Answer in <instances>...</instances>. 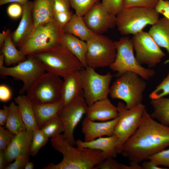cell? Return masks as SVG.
I'll use <instances>...</instances> for the list:
<instances>
[{
    "label": "cell",
    "mask_w": 169,
    "mask_h": 169,
    "mask_svg": "<svg viewBox=\"0 0 169 169\" xmlns=\"http://www.w3.org/2000/svg\"><path fill=\"white\" fill-rule=\"evenodd\" d=\"M64 32L72 34L81 40L87 42L95 34L85 23L83 17L75 13L63 29Z\"/></svg>",
    "instance_id": "cell-23"
},
{
    "label": "cell",
    "mask_w": 169,
    "mask_h": 169,
    "mask_svg": "<svg viewBox=\"0 0 169 169\" xmlns=\"http://www.w3.org/2000/svg\"><path fill=\"white\" fill-rule=\"evenodd\" d=\"M86 42V55L87 66L94 69L110 66L116 56L115 44L111 39L102 34H95Z\"/></svg>",
    "instance_id": "cell-11"
},
{
    "label": "cell",
    "mask_w": 169,
    "mask_h": 169,
    "mask_svg": "<svg viewBox=\"0 0 169 169\" xmlns=\"http://www.w3.org/2000/svg\"><path fill=\"white\" fill-rule=\"evenodd\" d=\"M34 165L33 163L32 162L28 161L26 164L24 169H33L34 168Z\"/></svg>",
    "instance_id": "cell-51"
},
{
    "label": "cell",
    "mask_w": 169,
    "mask_h": 169,
    "mask_svg": "<svg viewBox=\"0 0 169 169\" xmlns=\"http://www.w3.org/2000/svg\"><path fill=\"white\" fill-rule=\"evenodd\" d=\"M64 33L54 20L34 28L19 50L26 56L49 50L62 44Z\"/></svg>",
    "instance_id": "cell-3"
},
{
    "label": "cell",
    "mask_w": 169,
    "mask_h": 169,
    "mask_svg": "<svg viewBox=\"0 0 169 169\" xmlns=\"http://www.w3.org/2000/svg\"><path fill=\"white\" fill-rule=\"evenodd\" d=\"M169 146V126L153 118L146 110L135 133L126 141L121 153L130 161L138 163Z\"/></svg>",
    "instance_id": "cell-1"
},
{
    "label": "cell",
    "mask_w": 169,
    "mask_h": 169,
    "mask_svg": "<svg viewBox=\"0 0 169 169\" xmlns=\"http://www.w3.org/2000/svg\"><path fill=\"white\" fill-rule=\"evenodd\" d=\"M42 62L33 55L27 56L26 59L12 67L4 66L0 68V74L10 76L20 80L23 86L19 91L20 95L27 92L34 82L45 71Z\"/></svg>",
    "instance_id": "cell-12"
},
{
    "label": "cell",
    "mask_w": 169,
    "mask_h": 169,
    "mask_svg": "<svg viewBox=\"0 0 169 169\" xmlns=\"http://www.w3.org/2000/svg\"><path fill=\"white\" fill-rule=\"evenodd\" d=\"M52 146L63 155L57 164L51 162L44 169H94L109 156L103 152L89 148H76L70 144L63 134L51 138Z\"/></svg>",
    "instance_id": "cell-2"
},
{
    "label": "cell",
    "mask_w": 169,
    "mask_h": 169,
    "mask_svg": "<svg viewBox=\"0 0 169 169\" xmlns=\"http://www.w3.org/2000/svg\"><path fill=\"white\" fill-rule=\"evenodd\" d=\"M14 101L18 106L26 130L33 131L39 129L33 105L28 100L26 95H19L15 98Z\"/></svg>",
    "instance_id": "cell-25"
},
{
    "label": "cell",
    "mask_w": 169,
    "mask_h": 169,
    "mask_svg": "<svg viewBox=\"0 0 169 169\" xmlns=\"http://www.w3.org/2000/svg\"><path fill=\"white\" fill-rule=\"evenodd\" d=\"M88 106L83 95L64 106L59 113V115L64 127V136L67 142L73 146L75 144L76 141L74 136V130L85 114Z\"/></svg>",
    "instance_id": "cell-14"
},
{
    "label": "cell",
    "mask_w": 169,
    "mask_h": 169,
    "mask_svg": "<svg viewBox=\"0 0 169 169\" xmlns=\"http://www.w3.org/2000/svg\"><path fill=\"white\" fill-rule=\"evenodd\" d=\"M33 55L42 62L47 72L63 78L83 68L78 59L62 44Z\"/></svg>",
    "instance_id": "cell-5"
},
{
    "label": "cell",
    "mask_w": 169,
    "mask_h": 169,
    "mask_svg": "<svg viewBox=\"0 0 169 169\" xmlns=\"http://www.w3.org/2000/svg\"><path fill=\"white\" fill-rule=\"evenodd\" d=\"M116 107L118 121L114 135L118 139L116 151L118 154L121 153L123 145L138 128L146 108L142 103L133 108L128 109L121 101L118 103Z\"/></svg>",
    "instance_id": "cell-10"
},
{
    "label": "cell",
    "mask_w": 169,
    "mask_h": 169,
    "mask_svg": "<svg viewBox=\"0 0 169 169\" xmlns=\"http://www.w3.org/2000/svg\"><path fill=\"white\" fill-rule=\"evenodd\" d=\"M169 95V70L167 76L149 95L151 100L165 97Z\"/></svg>",
    "instance_id": "cell-34"
},
{
    "label": "cell",
    "mask_w": 169,
    "mask_h": 169,
    "mask_svg": "<svg viewBox=\"0 0 169 169\" xmlns=\"http://www.w3.org/2000/svg\"><path fill=\"white\" fill-rule=\"evenodd\" d=\"M101 3L107 12L115 16L124 8L123 0H102Z\"/></svg>",
    "instance_id": "cell-37"
},
{
    "label": "cell",
    "mask_w": 169,
    "mask_h": 169,
    "mask_svg": "<svg viewBox=\"0 0 169 169\" xmlns=\"http://www.w3.org/2000/svg\"><path fill=\"white\" fill-rule=\"evenodd\" d=\"M159 0H123L124 8L142 7L155 8Z\"/></svg>",
    "instance_id": "cell-38"
},
{
    "label": "cell",
    "mask_w": 169,
    "mask_h": 169,
    "mask_svg": "<svg viewBox=\"0 0 169 169\" xmlns=\"http://www.w3.org/2000/svg\"><path fill=\"white\" fill-rule=\"evenodd\" d=\"M7 12L8 16L11 18L17 19L22 15L23 6L18 3H11L8 7Z\"/></svg>",
    "instance_id": "cell-41"
},
{
    "label": "cell",
    "mask_w": 169,
    "mask_h": 169,
    "mask_svg": "<svg viewBox=\"0 0 169 169\" xmlns=\"http://www.w3.org/2000/svg\"><path fill=\"white\" fill-rule=\"evenodd\" d=\"M148 160L157 166L169 167V149H164L150 156Z\"/></svg>",
    "instance_id": "cell-36"
},
{
    "label": "cell",
    "mask_w": 169,
    "mask_h": 169,
    "mask_svg": "<svg viewBox=\"0 0 169 169\" xmlns=\"http://www.w3.org/2000/svg\"><path fill=\"white\" fill-rule=\"evenodd\" d=\"M6 163L5 151H0V169H5Z\"/></svg>",
    "instance_id": "cell-49"
},
{
    "label": "cell",
    "mask_w": 169,
    "mask_h": 169,
    "mask_svg": "<svg viewBox=\"0 0 169 169\" xmlns=\"http://www.w3.org/2000/svg\"><path fill=\"white\" fill-rule=\"evenodd\" d=\"M15 135L8 129L0 126V151H5Z\"/></svg>",
    "instance_id": "cell-39"
},
{
    "label": "cell",
    "mask_w": 169,
    "mask_h": 169,
    "mask_svg": "<svg viewBox=\"0 0 169 169\" xmlns=\"http://www.w3.org/2000/svg\"><path fill=\"white\" fill-rule=\"evenodd\" d=\"M85 115V118L92 121H105L117 118L118 112L116 106L107 98L88 106Z\"/></svg>",
    "instance_id": "cell-18"
},
{
    "label": "cell",
    "mask_w": 169,
    "mask_h": 169,
    "mask_svg": "<svg viewBox=\"0 0 169 169\" xmlns=\"http://www.w3.org/2000/svg\"><path fill=\"white\" fill-rule=\"evenodd\" d=\"M1 49V54L4 56L5 63L7 66L18 64L26 59V56L17 49L10 35L7 37Z\"/></svg>",
    "instance_id": "cell-30"
},
{
    "label": "cell",
    "mask_w": 169,
    "mask_h": 169,
    "mask_svg": "<svg viewBox=\"0 0 169 169\" xmlns=\"http://www.w3.org/2000/svg\"><path fill=\"white\" fill-rule=\"evenodd\" d=\"M80 72L83 96L88 106L108 98L110 84L113 77L110 72L100 74L95 69L87 66L83 67Z\"/></svg>",
    "instance_id": "cell-9"
},
{
    "label": "cell",
    "mask_w": 169,
    "mask_h": 169,
    "mask_svg": "<svg viewBox=\"0 0 169 169\" xmlns=\"http://www.w3.org/2000/svg\"><path fill=\"white\" fill-rule=\"evenodd\" d=\"M148 33L157 45L165 49L169 54V19L165 17L159 19Z\"/></svg>",
    "instance_id": "cell-24"
},
{
    "label": "cell",
    "mask_w": 169,
    "mask_h": 169,
    "mask_svg": "<svg viewBox=\"0 0 169 169\" xmlns=\"http://www.w3.org/2000/svg\"><path fill=\"white\" fill-rule=\"evenodd\" d=\"M33 131L26 130L15 135L5 151L7 163H10L18 157L29 156Z\"/></svg>",
    "instance_id": "cell-17"
},
{
    "label": "cell",
    "mask_w": 169,
    "mask_h": 169,
    "mask_svg": "<svg viewBox=\"0 0 169 169\" xmlns=\"http://www.w3.org/2000/svg\"><path fill=\"white\" fill-rule=\"evenodd\" d=\"M62 44L78 59L83 67H87L86 55L87 46L86 42L72 34L64 33Z\"/></svg>",
    "instance_id": "cell-26"
},
{
    "label": "cell",
    "mask_w": 169,
    "mask_h": 169,
    "mask_svg": "<svg viewBox=\"0 0 169 169\" xmlns=\"http://www.w3.org/2000/svg\"><path fill=\"white\" fill-rule=\"evenodd\" d=\"M159 16L155 8H124L116 15V26L121 34L134 35L143 31L147 25L154 24Z\"/></svg>",
    "instance_id": "cell-7"
},
{
    "label": "cell",
    "mask_w": 169,
    "mask_h": 169,
    "mask_svg": "<svg viewBox=\"0 0 169 169\" xmlns=\"http://www.w3.org/2000/svg\"><path fill=\"white\" fill-rule=\"evenodd\" d=\"M114 158L108 156L97 165L94 169H133L130 165L127 166L119 163Z\"/></svg>",
    "instance_id": "cell-35"
},
{
    "label": "cell",
    "mask_w": 169,
    "mask_h": 169,
    "mask_svg": "<svg viewBox=\"0 0 169 169\" xmlns=\"http://www.w3.org/2000/svg\"><path fill=\"white\" fill-rule=\"evenodd\" d=\"M145 80L135 73H125L110 87L109 95L113 99L123 100L128 109L133 108L142 104L146 87Z\"/></svg>",
    "instance_id": "cell-4"
},
{
    "label": "cell",
    "mask_w": 169,
    "mask_h": 169,
    "mask_svg": "<svg viewBox=\"0 0 169 169\" xmlns=\"http://www.w3.org/2000/svg\"><path fill=\"white\" fill-rule=\"evenodd\" d=\"M33 13L34 28L54 20L53 0H34L33 2Z\"/></svg>",
    "instance_id": "cell-22"
},
{
    "label": "cell",
    "mask_w": 169,
    "mask_h": 169,
    "mask_svg": "<svg viewBox=\"0 0 169 169\" xmlns=\"http://www.w3.org/2000/svg\"><path fill=\"white\" fill-rule=\"evenodd\" d=\"M75 13L83 17L99 0H69Z\"/></svg>",
    "instance_id": "cell-33"
},
{
    "label": "cell",
    "mask_w": 169,
    "mask_h": 169,
    "mask_svg": "<svg viewBox=\"0 0 169 169\" xmlns=\"http://www.w3.org/2000/svg\"><path fill=\"white\" fill-rule=\"evenodd\" d=\"M29 161V156H20L16 158L14 161L6 165L5 169H22Z\"/></svg>",
    "instance_id": "cell-43"
},
{
    "label": "cell",
    "mask_w": 169,
    "mask_h": 169,
    "mask_svg": "<svg viewBox=\"0 0 169 169\" xmlns=\"http://www.w3.org/2000/svg\"><path fill=\"white\" fill-rule=\"evenodd\" d=\"M155 9L159 13L169 19V1L159 0Z\"/></svg>",
    "instance_id": "cell-44"
},
{
    "label": "cell",
    "mask_w": 169,
    "mask_h": 169,
    "mask_svg": "<svg viewBox=\"0 0 169 169\" xmlns=\"http://www.w3.org/2000/svg\"><path fill=\"white\" fill-rule=\"evenodd\" d=\"M118 117L105 121L97 122L85 118L82 124V132L84 141H89L104 136L114 135Z\"/></svg>",
    "instance_id": "cell-16"
},
{
    "label": "cell",
    "mask_w": 169,
    "mask_h": 169,
    "mask_svg": "<svg viewBox=\"0 0 169 169\" xmlns=\"http://www.w3.org/2000/svg\"><path fill=\"white\" fill-rule=\"evenodd\" d=\"M64 78L60 101L64 106L83 95V93L80 71L72 73Z\"/></svg>",
    "instance_id": "cell-20"
},
{
    "label": "cell",
    "mask_w": 169,
    "mask_h": 169,
    "mask_svg": "<svg viewBox=\"0 0 169 169\" xmlns=\"http://www.w3.org/2000/svg\"><path fill=\"white\" fill-rule=\"evenodd\" d=\"M5 63L4 57L2 54L0 55V68L4 66V64Z\"/></svg>",
    "instance_id": "cell-52"
},
{
    "label": "cell",
    "mask_w": 169,
    "mask_h": 169,
    "mask_svg": "<svg viewBox=\"0 0 169 169\" xmlns=\"http://www.w3.org/2000/svg\"><path fill=\"white\" fill-rule=\"evenodd\" d=\"M132 40L136 59L149 68L156 66L165 55L148 32L142 31L134 35Z\"/></svg>",
    "instance_id": "cell-13"
},
{
    "label": "cell",
    "mask_w": 169,
    "mask_h": 169,
    "mask_svg": "<svg viewBox=\"0 0 169 169\" xmlns=\"http://www.w3.org/2000/svg\"><path fill=\"white\" fill-rule=\"evenodd\" d=\"M28 1V0H0V5L13 3H18L23 5Z\"/></svg>",
    "instance_id": "cell-50"
},
{
    "label": "cell",
    "mask_w": 169,
    "mask_h": 169,
    "mask_svg": "<svg viewBox=\"0 0 169 169\" xmlns=\"http://www.w3.org/2000/svg\"><path fill=\"white\" fill-rule=\"evenodd\" d=\"M63 81L60 77L47 72L33 84L26 95L32 105L60 101Z\"/></svg>",
    "instance_id": "cell-8"
},
{
    "label": "cell",
    "mask_w": 169,
    "mask_h": 169,
    "mask_svg": "<svg viewBox=\"0 0 169 169\" xmlns=\"http://www.w3.org/2000/svg\"><path fill=\"white\" fill-rule=\"evenodd\" d=\"M53 3L54 13L71 11L69 0H53Z\"/></svg>",
    "instance_id": "cell-42"
},
{
    "label": "cell",
    "mask_w": 169,
    "mask_h": 169,
    "mask_svg": "<svg viewBox=\"0 0 169 169\" xmlns=\"http://www.w3.org/2000/svg\"><path fill=\"white\" fill-rule=\"evenodd\" d=\"M8 106V115L5 127L15 135L26 131L18 105L12 102Z\"/></svg>",
    "instance_id": "cell-28"
},
{
    "label": "cell",
    "mask_w": 169,
    "mask_h": 169,
    "mask_svg": "<svg viewBox=\"0 0 169 169\" xmlns=\"http://www.w3.org/2000/svg\"><path fill=\"white\" fill-rule=\"evenodd\" d=\"M40 129L49 138L57 137L64 131V125L59 115L47 121Z\"/></svg>",
    "instance_id": "cell-31"
},
{
    "label": "cell",
    "mask_w": 169,
    "mask_h": 169,
    "mask_svg": "<svg viewBox=\"0 0 169 169\" xmlns=\"http://www.w3.org/2000/svg\"><path fill=\"white\" fill-rule=\"evenodd\" d=\"M141 166L143 169H163L166 168H162L157 166L151 162L150 161H143Z\"/></svg>",
    "instance_id": "cell-47"
},
{
    "label": "cell",
    "mask_w": 169,
    "mask_h": 169,
    "mask_svg": "<svg viewBox=\"0 0 169 169\" xmlns=\"http://www.w3.org/2000/svg\"><path fill=\"white\" fill-rule=\"evenodd\" d=\"M9 113V106H3V108L0 110V126H5L7 122Z\"/></svg>",
    "instance_id": "cell-46"
},
{
    "label": "cell",
    "mask_w": 169,
    "mask_h": 169,
    "mask_svg": "<svg viewBox=\"0 0 169 169\" xmlns=\"http://www.w3.org/2000/svg\"><path fill=\"white\" fill-rule=\"evenodd\" d=\"M118 143L117 137L114 135L106 137H100L89 141L80 139L75 141L77 147L100 150L109 156L114 158H115L118 154L116 151Z\"/></svg>",
    "instance_id": "cell-21"
},
{
    "label": "cell",
    "mask_w": 169,
    "mask_h": 169,
    "mask_svg": "<svg viewBox=\"0 0 169 169\" xmlns=\"http://www.w3.org/2000/svg\"><path fill=\"white\" fill-rule=\"evenodd\" d=\"M88 28L96 34H102L116 26V16L107 12L101 3H95L83 16Z\"/></svg>",
    "instance_id": "cell-15"
},
{
    "label": "cell",
    "mask_w": 169,
    "mask_h": 169,
    "mask_svg": "<svg viewBox=\"0 0 169 169\" xmlns=\"http://www.w3.org/2000/svg\"><path fill=\"white\" fill-rule=\"evenodd\" d=\"M12 92L7 86L2 84L0 86V100L3 102L9 101L11 98Z\"/></svg>",
    "instance_id": "cell-45"
},
{
    "label": "cell",
    "mask_w": 169,
    "mask_h": 169,
    "mask_svg": "<svg viewBox=\"0 0 169 169\" xmlns=\"http://www.w3.org/2000/svg\"><path fill=\"white\" fill-rule=\"evenodd\" d=\"M49 139L40 129L34 130L30 147V155L33 156H35L40 149L47 144Z\"/></svg>",
    "instance_id": "cell-32"
},
{
    "label": "cell",
    "mask_w": 169,
    "mask_h": 169,
    "mask_svg": "<svg viewBox=\"0 0 169 169\" xmlns=\"http://www.w3.org/2000/svg\"><path fill=\"white\" fill-rule=\"evenodd\" d=\"M153 111L150 114L160 123L169 126V98L165 97L151 100Z\"/></svg>",
    "instance_id": "cell-29"
},
{
    "label": "cell",
    "mask_w": 169,
    "mask_h": 169,
    "mask_svg": "<svg viewBox=\"0 0 169 169\" xmlns=\"http://www.w3.org/2000/svg\"><path fill=\"white\" fill-rule=\"evenodd\" d=\"M33 105L39 129L49 120L58 115L64 106L60 101Z\"/></svg>",
    "instance_id": "cell-27"
},
{
    "label": "cell",
    "mask_w": 169,
    "mask_h": 169,
    "mask_svg": "<svg viewBox=\"0 0 169 169\" xmlns=\"http://www.w3.org/2000/svg\"><path fill=\"white\" fill-rule=\"evenodd\" d=\"M71 11L54 13V19L63 29L71 19L73 15Z\"/></svg>",
    "instance_id": "cell-40"
},
{
    "label": "cell",
    "mask_w": 169,
    "mask_h": 169,
    "mask_svg": "<svg viewBox=\"0 0 169 169\" xmlns=\"http://www.w3.org/2000/svg\"><path fill=\"white\" fill-rule=\"evenodd\" d=\"M114 42L116 56L109 67L111 70L117 72V77L127 72L136 73L145 80L149 79L155 75L154 70L142 66L136 59L134 54L132 38L124 37Z\"/></svg>",
    "instance_id": "cell-6"
},
{
    "label": "cell",
    "mask_w": 169,
    "mask_h": 169,
    "mask_svg": "<svg viewBox=\"0 0 169 169\" xmlns=\"http://www.w3.org/2000/svg\"><path fill=\"white\" fill-rule=\"evenodd\" d=\"M33 2L28 0L23 5V13L19 25L12 35V39L18 47L30 36L34 27Z\"/></svg>",
    "instance_id": "cell-19"
},
{
    "label": "cell",
    "mask_w": 169,
    "mask_h": 169,
    "mask_svg": "<svg viewBox=\"0 0 169 169\" xmlns=\"http://www.w3.org/2000/svg\"><path fill=\"white\" fill-rule=\"evenodd\" d=\"M10 32V30L7 29L6 31H4L0 33V48L1 49L2 48L7 37L9 35Z\"/></svg>",
    "instance_id": "cell-48"
}]
</instances>
